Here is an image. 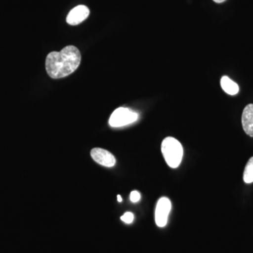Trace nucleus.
I'll use <instances>...</instances> for the list:
<instances>
[{
	"mask_svg": "<svg viewBox=\"0 0 253 253\" xmlns=\"http://www.w3.org/2000/svg\"><path fill=\"white\" fill-rule=\"evenodd\" d=\"M81 54L76 46L69 45L61 51H52L46 56L45 66L50 78L59 79L74 73L79 67Z\"/></svg>",
	"mask_w": 253,
	"mask_h": 253,
	"instance_id": "obj_1",
	"label": "nucleus"
},
{
	"mask_svg": "<svg viewBox=\"0 0 253 253\" xmlns=\"http://www.w3.org/2000/svg\"><path fill=\"white\" fill-rule=\"evenodd\" d=\"M161 151L163 157L169 167H179L183 158V147L179 141L173 137H167L163 141Z\"/></svg>",
	"mask_w": 253,
	"mask_h": 253,
	"instance_id": "obj_2",
	"label": "nucleus"
},
{
	"mask_svg": "<svg viewBox=\"0 0 253 253\" xmlns=\"http://www.w3.org/2000/svg\"><path fill=\"white\" fill-rule=\"evenodd\" d=\"M139 115L127 108H118L111 115L109 125L113 127H121L136 122Z\"/></svg>",
	"mask_w": 253,
	"mask_h": 253,
	"instance_id": "obj_3",
	"label": "nucleus"
},
{
	"mask_svg": "<svg viewBox=\"0 0 253 253\" xmlns=\"http://www.w3.org/2000/svg\"><path fill=\"white\" fill-rule=\"evenodd\" d=\"M172 204L169 199L162 197L158 201L155 213L156 223L159 227H164L168 223V216L170 212Z\"/></svg>",
	"mask_w": 253,
	"mask_h": 253,
	"instance_id": "obj_4",
	"label": "nucleus"
},
{
	"mask_svg": "<svg viewBox=\"0 0 253 253\" xmlns=\"http://www.w3.org/2000/svg\"><path fill=\"white\" fill-rule=\"evenodd\" d=\"M91 156L94 161L105 167L111 168L116 165L114 156L106 150L95 148L91 151Z\"/></svg>",
	"mask_w": 253,
	"mask_h": 253,
	"instance_id": "obj_5",
	"label": "nucleus"
},
{
	"mask_svg": "<svg viewBox=\"0 0 253 253\" xmlns=\"http://www.w3.org/2000/svg\"><path fill=\"white\" fill-rule=\"evenodd\" d=\"M89 9L84 5H79L73 8L66 18V21L71 26H77L89 16Z\"/></svg>",
	"mask_w": 253,
	"mask_h": 253,
	"instance_id": "obj_6",
	"label": "nucleus"
},
{
	"mask_svg": "<svg viewBox=\"0 0 253 253\" xmlns=\"http://www.w3.org/2000/svg\"><path fill=\"white\" fill-rule=\"evenodd\" d=\"M242 126L245 132L253 137V104L246 106L242 114Z\"/></svg>",
	"mask_w": 253,
	"mask_h": 253,
	"instance_id": "obj_7",
	"label": "nucleus"
},
{
	"mask_svg": "<svg viewBox=\"0 0 253 253\" xmlns=\"http://www.w3.org/2000/svg\"><path fill=\"white\" fill-rule=\"evenodd\" d=\"M221 86L226 94L236 95L239 93V85L227 76H223L221 79Z\"/></svg>",
	"mask_w": 253,
	"mask_h": 253,
	"instance_id": "obj_8",
	"label": "nucleus"
},
{
	"mask_svg": "<svg viewBox=\"0 0 253 253\" xmlns=\"http://www.w3.org/2000/svg\"><path fill=\"white\" fill-rule=\"evenodd\" d=\"M244 180L246 184L253 182V157L249 160L245 168Z\"/></svg>",
	"mask_w": 253,
	"mask_h": 253,
	"instance_id": "obj_9",
	"label": "nucleus"
},
{
	"mask_svg": "<svg viewBox=\"0 0 253 253\" xmlns=\"http://www.w3.org/2000/svg\"><path fill=\"white\" fill-rule=\"evenodd\" d=\"M121 220L124 221L126 224H131L133 221H134V216L133 213L131 212H126L121 217Z\"/></svg>",
	"mask_w": 253,
	"mask_h": 253,
	"instance_id": "obj_10",
	"label": "nucleus"
},
{
	"mask_svg": "<svg viewBox=\"0 0 253 253\" xmlns=\"http://www.w3.org/2000/svg\"><path fill=\"white\" fill-rule=\"evenodd\" d=\"M141 194L137 191H132L130 194V201L132 203H136L140 201Z\"/></svg>",
	"mask_w": 253,
	"mask_h": 253,
	"instance_id": "obj_11",
	"label": "nucleus"
},
{
	"mask_svg": "<svg viewBox=\"0 0 253 253\" xmlns=\"http://www.w3.org/2000/svg\"><path fill=\"white\" fill-rule=\"evenodd\" d=\"M213 1L216 3H222L224 2V1H226V0H213Z\"/></svg>",
	"mask_w": 253,
	"mask_h": 253,
	"instance_id": "obj_12",
	"label": "nucleus"
},
{
	"mask_svg": "<svg viewBox=\"0 0 253 253\" xmlns=\"http://www.w3.org/2000/svg\"><path fill=\"white\" fill-rule=\"evenodd\" d=\"M117 197H118V202H122L123 199H122V198H121V196H120V195H118Z\"/></svg>",
	"mask_w": 253,
	"mask_h": 253,
	"instance_id": "obj_13",
	"label": "nucleus"
}]
</instances>
